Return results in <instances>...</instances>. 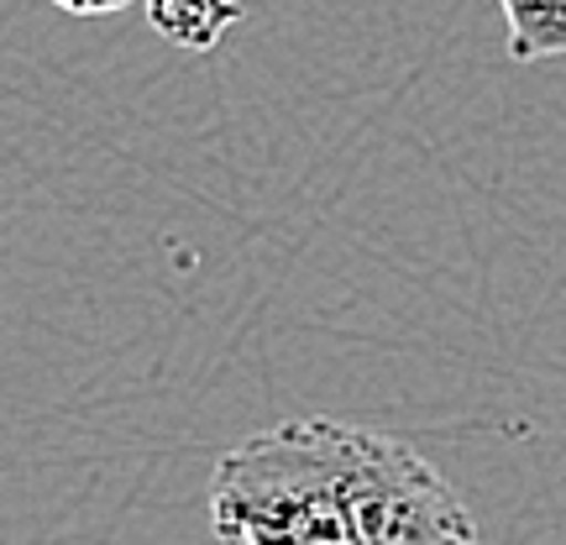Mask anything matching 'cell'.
<instances>
[{
  "label": "cell",
  "mask_w": 566,
  "mask_h": 545,
  "mask_svg": "<svg viewBox=\"0 0 566 545\" xmlns=\"http://www.w3.org/2000/svg\"><path fill=\"white\" fill-rule=\"evenodd\" d=\"M237 17L242 0H147V21L179 48H216Z\"/></svg>",
  "instance_id": "3"
},
{
  "label": "cell",
  "mask_w": 566,
  "mask_h": 545,
  "mask_svg": "<svg viewBox=\"0 0 566 545\" xmlns=\"http://www.w3.org/2000/svg\"><path fill=\"white\" fill-rule=\"evenodd\" d=\"M53 6L69 11V17H116V11L137 6V0H53Z\"/></svg>",
  "instance_id": "4"
},
{
  "label": "cell",
  "mask_w": 566,
  "mask_h": 545,
  "mask_svg": "<svg viewBox=\"0 0 566 545\" xmlns=\"http://www.w3.org/2000/svg\"><path fill=\"white\" fill-rule=\"evenodd\" d=\"M509 27V59L541 63L566 53V0H499Z\"/></svg>",
  "instance_id": "2"
},
{
  "label": "cell",
  "mask_w": 566,
  "mask_h": 545,
  "mask_svg": "<svg viewBox=\"0 0 566 545\" xmlns=\"http://www.w3.org/2000/svg\"><path fill=\"white\" fill-rule=\"evenodd\" d=\"M226 545H483L462 493L415 446L346 420H283L210 472Z\"/></svg>",
  "instance_id": "1"
}]
</instances>
